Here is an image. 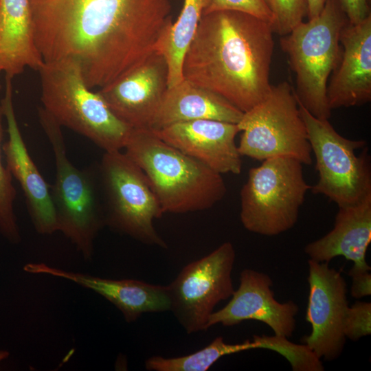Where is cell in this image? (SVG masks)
<instances>
[{"label":"cell","mask_w":371,"mask_h":371,"mask_svg":"<svg viewBox=\"0 0 371 371\" xmlns=\"http://www.w3.org/2000/svg\"><path fill=\"white\" fill-rule=\"evenodd\" d=\"M348 276L352 279L350 293L353 297L360 299L371 295L370 270L359 269L352 267Z\"/></svg>","instance_id":"obj_28"},{"label":"cell","mask_w":371,"mask_h":371,"mask_svg":"<svg viewBox=\"0 0 371 371\" xmlns=\"http://www.w3.org/2000/svg\"><path fill=\"white\" fill-rule=\"evenodd\" d=\"M271 277L263 272L245 269L240 274V284L229 302L213 312L208 328L221 324L237 325L245 320H256L271 328L274 335L289 338L295 328L298 305L292 300L281 303L274 297Z\"/></svg>","instance_id":"obj_14"},{"label":"cell","mask_w":371,"mask_h":371,"mask_svg":"<svg viewBox=\"0 0 371 371\" xmlns=\"http://www.w3.org/2000/svg\"><path fill=\"white\" fill-rule=\"evenodd\" d=\"M297 101L318 173L311 192L324 195L338 207L355 205L371 196L370 159L366 141L343 137L328 119L313 116Z\"/></svg>","instance_id":"obj_9"},{"label":"cell","mask_w":371,"mask_h":371,"mask_svg":"<svg viewBox=\"0 0 371 371\" xmlns=\"http://www.w3.org/2000/svg\"><path fill=\"white\" fill-rule=\"evenodd\" d=\"M44 63L68 60L88 88L116 81L157 52L172 25L170 0H32Z\"/></svg>","instance_id":"obj_1"},{"label":"cell","mask_w":371,"mask_h":371,"mask_svg":"<svg viewBox=\"0 0 371 371\" xmlns=\"http://www.w3.org/2000/svg\"><path fill=\"white\" fill-rule=\"evenodd\" d=\"M349 23L357 24L371 15L368 0H339Z\"/></svg>","instance_id":"obj_29"},{"label":"cell","mask_w":371,"mask_h":371,"mask_svg":"<svg viewBox=\"0 0 371 371\" xmlns=\"http://www.w3.org/2000/svg\"><path fill=\"white\" fill-rule=\"evenodd\" d=\"M273 33L270 23L244 12L203 14L184 56L183 79L249 111L271 89Z\"/></svg>","instance_id":"obj_2"},{"label":"cell","mask_w":371,"mask_h":371,"mask_svg":"<svg viewBox=\"0 0 371 371\" xmlns=\"http://www.w3.org/2000/svg\"><path fill=\"white\" fill-rule=\"evenodd\" d=\"M38 117L54 156L56 176L50 192L58 231L90 260L95 238L105 225L95 167L76 168L67 157L61 126L43 108Z\"/></svg>","instance_id":"obj_6"},{"label":"cell","mask_w":371,"mask_h":371,"mask_svg":"<svg viewBox=\"0 0 371 371\" xmlns=\"http://www.w3.org/2000/svg\"><path fill=\"white\" fill-rule=\"evenodd\" d=\"M344 333L352 341L371 333V303L357 302L349 306L344 319Z\"/></svg>","instance_id":"obj_26"},{"label":"cell","mask_w":371,"mask_h":371,"mask_svg":"<svg viewBox=\"0 0 371 371\" xmlns=\"http://www.w3.org/2000/svg\"><path fill=\"white\" fill-rule=\"evenodd\" d=\"M43 109L60 126L80 134L104 152L124 148L131 128L88 88L78 65L68 60L44 63L38 71Z\"/></svg>","instance_id":"obj_4"},{"label":"cell","mask_w":371,"mask_h":371,"mask_svg":"<svg viewBox=\"0 0 371 371\" xmlns=\"http://www.w3.org/2000/svg\"><path fill=\"white\" fill-rule=\"evenodd\" d=\"M3 117L0 104V231L8 240L16 243L20 241L19 230L14 211L16 192L12 183V176L6 166H3L1 159Z\"/></svg>","instance_id":"obj_24"},{"label":"cell","mask_w":371,"mask_h":371,"mask_svg":"<svg viewBox=\"0 0 371 371\" xmlns=\"http://www.w3.org/2000/svg\"><path fill=\"white\" fill-rule=\"evenodd\" d=\"M235 260L233 245L225 242L186 265L168 285L170 311L188 334L207 330L215 306L232 295Z\"/></svg>","instance_id":"obj_11"},{"label":"cell","mask_w":371,"mask_h":371,"mask_svg":"<svg viewBox=\"0 0 371 371\" xmlns=\"http://www.w3.org/2000/svg\"><path fill=\"white\" fill-rule=\"evenodd\" d=\"M242 131L241 156L258 161L289 157L312 164V150L294 88L284 81L272 85L261 102L243 113L237 124Z\"/></svg>","instance_id":"obj_10"},{"label":"cell","mask_w":371,"mask_h":371,"mask_svg":"<svg viewBox=\"0 0 371 371\" xmlns=\"http://www.w3.org/2000/svg\"><path fill=\"white\" fill-rule=\"evenodd\" d=\"M124 149L145 173L164 214L205 210L225 196L221 174L168 144L150 129L132 128Z\"/></svg>","instance_id":"obj_3"},{"label":"cell","mask_w":371,"mask_h":371,"mask_svg":"<svg viewBox=\"0 0 371 371\" xmlns=\"http://www.w3.org/2000/svg\"><path fill=\"white\" fill-rule=\"evenodd\" d=\"M95 170L105 225L144 244L166 248L154 226L164 213L144 171L121 150L104 152Z\"/></svg>","instance_id":"obj_7"},{"label":"cell","mask_w":371,"mask_h":371,"mask_svg":"<svg viewBox=\"0 0 371 371\" xmlns=\"http://www.w3.org/2000/svg\"><path fill=\"white\" fill-rule=\"evenodd\" d=\"M339 41L343 47L341 59L326 88L331 110L371 100V15L357 24L348 22Z\"/></svg>","instance_id":"obj_17"},{"label":"cell","mask_w":371,"mask_h":371,"mask_svg":"<svg viewBox=\"0 0 371 371\" xmlns=\"http://www.w3.org/2000/svg\"><path fill=\"white\" fill-rule=\"evenodd\" d=\"M168 89V66L158 52L97 91L111 112L133 129H151Z\"/></svg>","instance_id":"obj_13"},{"label":"cell","mask_w":371,"mask_h":371,"mask_svg":"<svg viewBox=\"0 0 371 371\" xmlns=\"http://www.w3.org/2000/svg\"><path fill=\"white\" fill-rule=\"evenodd\" d=\"M24 271L55 276L74 282L104 297L120 311L127 322L142 314L170 311L168 285L149 284L133 279L112 280L66 271L45 263H29Z\"/></svg>","instance_id":"obj_18"},{"label":"cell","mask_w":371,"mask_h":371,"mask_svg":"<svg viewBox=\"0 0 371 371\" xmlns=\"http://www.w3.org/2000/svg\"><path fill=\"white\" fill-rule=\"evenodd\" d=\"M243 112L219 95L185 79L168 88L150 130L198 120L238 124Z\"/></svg>","instance_id":"obj_21"},{"label":"cell","mask_w":371,"mask_h":371,"mask_svg":"<svg viewBox=\"0 0 371 371\" xmlns=\"http://www.w3.org/2000/svg\"><path fill=\"white\" fill-rule=\"evenodd\" d=\"M160 139L220 174L238 175L242 156L235 142L237 124L212 120L177 122L151 130Z\"/></svg>","instance_id":"obj_16"},{"label":"cell","mask_w":371,"mask_h":371,"mask_svg":"<svg viewBox=\"0 0 371 371\" xmlns=\"http://www.w3.org/2000/svg\"><path fill=\"white\" fill-rule=\"evenodd\" d=\"M309 295L306 320L311 333L302 341L319 359L333 361L341 354L346 337L344 319L349 308L347 284L341 274L328 262L309 259Z\"/></svg>","instance_id":"obj_12"},{"label":"cell","mask_w":371,"mask_h":371,"mask_svg":"<svg viewBox=\"0 0 371 371\" xmlns=\"http://www.w3.org/2000/svg\"><path fill=\"white\" fill-rule=\"evenodd\" d=\"M32 0H0V71L13 78L44 61L36 47Z\"/></svg>","instance_id":"obj_20"},{"label":"cell","mask_w":371,"mask_h":371,"mask_svg":"<svg viewBox=\"0 0 371 371\" xmlns=\"http://www.w3.org/2000/svg\"><path fill=\"white\" fill-rule=\"evenodd\" d=\"M256 348H263L260 336L240 344H227L222 337H216L207 346L193 353L176 357L159 355L147 359L145 368L150 371H206L221 357Z\"/></svg>","instance_id":"obj_23"},{"label":"cell","mask_w":371,"mask_h":371,"mask_svg":"<svg viewBox=\"0 0 371 371\" xmlns=\"http://www.w3.org/2000/svg\"><path fill=\"white\" fill-rule=\"evenodd\" d=\"M273 14V33L284 36L307 16V0H264Z\"/></svg>","instance_id":"obj_25"},{"label":"cell","mask_w":371,"mask_h":371,"mask_svg":"<svg viewBox=\"0 0 371 371\" xmlns=\"http://www.w3.org/2000/svg\"><path fill=\"white\" fill-rule=\"evenodd\" d=\"M211 0H184L177 21L168 30L157 52L161 54L168 66V88L183 80L184 56L196 32L203 12Z\"/></svg>","instance_id":"obj_22"},{"label":"cell","mask_w":371,"mask_h":371,"mask_svg":"<svg viewBox=\"0 0 371 371\" xmlns=\"http://www.w3.org/2000/svg\"><path fill=\"white\" fill-rule=\"evenodd\" d=\"M348 22L339 0H326L319 15L301 22L280 38L281 48L295 75L296 98L319 119L331 115L326 88L341 59L339 36Z\"/></svg>","instance_id":"obj_5"},{"label":"cell","mask_w":371,"mask_h":371,"mask_svg":"<svg viewBox=\"0 0 371 371\" xmlns=\"http://www.w3.org/2000/svg\"><path fill=\"white\" fill-rule=\"evenodd\" d=\"M221 10L244 12L271 24L273 14L264 0H211L209 7L203 14Z\"/></svg>","instance_id":"obj_27"},{"label":"cell","mask_w":371,"mask_h":371,"mask_svg":"<svg viewBox=\"0 0 371 371\" xmlns=\"http://www.w3.org/2000/svg\"><path fill=\"white\" fill-rule=\"evenodd\" d=\"M8 355L7 352H0V360L3 359Z\"/></svg>","instance_id":"obj_31"},{"label":"cell","mask_w":371,"mask_h":371,"mask_svg":"<svg viewBox=\"0 0 371 371\" xmlns=\"http://www.w3.org/2000/svg\"><path fill=\"white\" fill-rule=\"evenodd\" d=\"M7 122L8 140L2 145L6 167L19 183L36 231L52 234L58 224L50 188L30 157L21 133L12 102V78L5 77L4 98L1 102Z\"/></svg>","instance_id":"obj_15"},{"label":"cell","mask_w":371,"mask_h":371,"mask_svg":"<svg viewBox=\"0 0 371 371\" xmlns=\"http://www.w3.org/2000/svg\"><path fill=\"white\" fill-rule=\"evenodd\" d=\"M326 0H307V16L308 19L315 18L322 12Z\"/></svg>","instance_id":"obj_30"},{"label":"cell","mask_w":371,"mask_h":371,"mask_svg":"<svg viewBox=\"0 0 371 371\" xmlns=\"http://www.w3.org/2000/svg\"><path fill=\"white\" fill-rule=\"evenodd\" d=\"M371 242V196L355 205L339 207L334 227L304 247L309 259L329 262L337 256L352 261V267L370 270L366 254Z\"/></svg>","instance_id":"obj_19"},{"label":"cell","mask_w":371,"mask_h":371,"mask_svg":"<svg viewBox=\"0 0 371 371\" xmlns=\"http://www.w3.org/2000/svg\"><path fill=\"white\" fill-rule=\"evenodd\" d=\"M262 161L249 170L240 190V218L249 232L273 236L296 224L311 186L305 180L303 164L294 158Z\"/></svg>","instance_id":"obj_8"},{"label":"cell","mask_w":371,"mask_h":371,"mask_svg":"<svg viewBox=\"0 0 371 371\" xmlns=\"http://www.w3.org/2000/svg\"><path fill=\"white\" fill-rule=\"evenodd\" d=\"M0 72H1V71H0ZM1 84H0V89H1Z\"/></svg>","instance_id":"obj_32"}]
</instances>
